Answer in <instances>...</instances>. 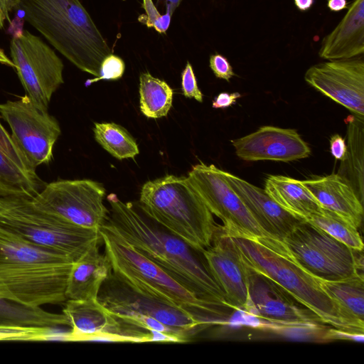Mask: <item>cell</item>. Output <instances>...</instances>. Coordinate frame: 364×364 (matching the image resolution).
Masks as SVG:
<instances>
[{"instance_id":"6da1fadb","label":"cell","mask_w":364,"mask_h":364,"mask_svg":"<svg viewBox=\"0 0 364 364\" xmlns=\"http://www.w3.org/2000/svg\"><path fill=\"white\" fill-rule=\"evenodd\" d=\"M105 225L139 252L174 277L198 298L218 309L228 306L205 259L183 240L149 218L138 205L111 193Z\"/></svg>"},{"instance_id":"7a4b0ae2","label":"cell","mask_w":364,"mask_h":364,"mask_svg":"<svg viewBox=\"0 0 364 364\" xmlns=\"http://www.w3.org/2000/svg\"><path fill=\"white\" fill-rule=\"evenodd\" d=\"M73 261L0 226V297L29 306L65 302Z\"/></svg>"},{"instance_id":"3957f363","label":"cell","mask_w":364,"mask_h":364,"mask_svg":"<svg viewBox=\"0 0 364 364\" xmlns=\"http://www.w3.org/2000/svg\"><path fill=\"white\" fill-rule=\"evenodd\" d=\"M19 8L25 20L70 63L99 75L111 48L79 0H21Z\"/></svg>"},{"instance_id":"277c9868","label":"cell","mask_w":364,"mask_h":364,"mask_svg":"<svg viewBox=\"0 0 364 364\" xmlns=\"http://www.w3.org/2000/svg\"><path fill=\"white\" fill-rule=\"evenodd\" d=\"M137 205L200 252L211 245L220 227L187 177L166 175L146 182Z\"/></svg>"},{"instance_id":"5b68a950","label":"cell","mask_w":364,"mask_h":364,"mask_svg":"<svg viewBox=\"0 0 364 364\" xmlns=\"http://www.w3.org/2000/svg\"><path fill=\"white\" fill-rule=\"evenodd\" d=\"M112 273L137 291L185 309L207 323L219 309L198 298L171 274L104 224L100 228Z\"/></svg>"},{"instance_id":"8992f818","label":"cell","mask_w":364,"mask_h":364,"mask_svg":"<svg viewBox=\"0 0 364 364\" xmlns=\"http://www.w3.org/2000/svg\"><path fill=\"white\" fill-rule=\"evenodd\" d=\"M231 237L247 266L275 282L316 314L323 323L346 331L364 333L343 316L335 302L322 289L317 277L287 256L255 239Z\"/></svg>"},{"instance_id":"52a82bcc","label":"cell","mask_w":364,"mask_h":364,"mask_svg":"<svg viewBox=\"0 0 364 364\" xmlns=\"http://www.w3.org/2000/svg\"><path fill=\"white\" fill-rule=\"evenodd\" d=\"M0 226L73 262L102 241L100 229L73 224L38 208L27 197H0Z\"/></svg>"},{"instance_id":"ba28073f","label":"cell","mask_w":364,"mask_h":364,"mask_svg":"<svg viewBox=\"0 0 364 364\" xmlns=\"http://www.w3.org/2000/svg\"><path fill=\"white\" fill-rule=\"evenodd\" d=\"M287 256L314 277L338 280L363 274V253L348 247L322 230L304 220L282 241L269 237L256 240Z\"/></svg>"},{"instance_id":"9c48e42d","label":"cell","mask_w":364,"mask_h":364,"mask_svg":"<svg viewBox=\"0 0 364 364\" xmlns=\"http://www.w3.org/2000/svg\"><path fill=\"white\" fill-rule=\"evenodd\" d=\"M10 54L26 95L38 108L48 111L53 93L64 82L62 60L41 38L28 30L13 36Z\"/></svg>"},{"instance_id":"30bf717a","label":"cell","mask_w":364,"mask_h":364,"mask_svg":"<svg viewBox=\"0 0 364 364\" xmlns=\"http://www.w3.org/2000/svg\"><path fill=\"white\" fill-rule=\"evenodd\" d=\"M187 178L209 210L223 221L224 233L255 240L269 237L233 190L224 171L200 163L192 167Z\"/></svg>"},{"instance_id":"8fae6325","label":"cell","mask_w":364,"mask_h":364,"mask_svg":"<svg viewBox=\"0 0 364 364\" xmlns=\"http://www.w3.org/2000/svg\"><path fill=\"white\" fill-rule=\"evenodd\" d=\"M105 196L103 185L97 181L59 180L46 183L32 201L38 208L73 224L100 230L109 215Z\"/></svg>"},{"instance_id":"7c38bea8","label":"cell","mask_w":364,"mask_h":364,"mask_svg":"<svg viewBox=\"0 0 364 364\" xmlns=\"http://www.w3.org/2000/svg\"><path fill=\"white\" fill-rule=\"evenodd\" d=\"M0 116L9 124L11 137L34 168L52 161L61 133L58 120L38 108L26 95L0 103Z\"/></svg>"},{"instance_id":"4fadbf2b","label":"cell","mask_w":364,"mask_h":364,"mask_svg":"<svg viewBox=\"0 0 364 364\" xmlns=\"http://www.w3.org/2000/svg\"><path fill=\"white\" fill-rule=\"evenodd\" d=\"M97 300L121 318L134 315L150 317L191 337L208 324L185 309L137 291L112 272L102 284Z\"/></svg>"},{"instance_id":"5bb4252c","label":"cell","mask_w":364,"mask_h":364,"mask_svg":"<svg viewBox=\"0 0 364 364\" xmlns=\"http://www.w3.org/2000/svg\"><path fill=\"white\" fill-rule=\"evenodd\" d=\"M63 313L70 324L69 341L153 342V333L132 324L97 299H67Z\"/></svg>"},{"instance_id":"9a60e30c","label":"cell","mask_w":364,"mask_h":364,"mask_svg":"<svg viewBox=\"0 0 364 364\" xmlns=\"http://www.w3.org/2000/svg\"><path fill=\"white\" fill-rule=\"evenodd\" d=\"M304 80L314 89L363 119V57L333 60L314 65L305 73Z\"/></svg>"},{"instance_id":"2e32d148","label":"cell","mask_w":364,"mask_h":364,"mask_svg":"<svg viewBox=\"0 0 364 364\" xmlns=\"http://www.w3.org/2000/svg\"><path fill=\"white\" fill-rule=\"evenodd\" d=\"M246 267L248 301L245 311L276 324L323 323L275 282Z\"/></svg>"},{"instance_id":"e0dca14e","label":"cell","mask_w":364,"mask_h":364,"mask_svg":"<svg viewBox=\"0 0 364 364\" xmlns=\"http://www.w3.org/2000/svg\"><path fill=\"white\" fill-rule=\"evenodd\" d=\"M201 253L228 306L245 311L248 301L247 267L232 237L220 226L211 245Z\"/></svg>"},{"instance_id":"ac0fdd59","label":"cell","mask_w":364,"mask_h":364,"mask_svg":"<svg viewBox=\"0 0 364 364\" xmlns=\"http://www.w3.org/2000/svg\"><path fill=\"white\" fill-rule=\"evenodd\" d=\"M236 155L247 161L289 162L310 156L308 144L294 129L263 126L232 141Z\"/></svg>"},{"instance_id":"d6986e66","label":"cell","mask_w":364,"mask_h":364,"mask_svg":"<svg viewBox=\"0 0 364 364\" xmlns=\"http://www.w3.org/2000/svg\"><path fill=\"white\" fill-rule=\"evenodd\" d=\"M224 175L253 218L270 238L282 241L304 221L286 211L262 189L229 172Z\"/></svg>"},{"instance_id":"ffe728a7","label":"cell","mask_w":364,"mask_h":364,"mask_svg":"<svg viewBox=\"0 0 364 364\" xmlns=\"http://www.w3.org/2000/svg\"><path fill=\"white\" fill-rule=\"evenodd\" d=\"M46 185L0 122V197L33 198Z\"/></svg>"},{"instance_id":"44dd1931","label":"cell","mask_w":364,"mask_h":364,"mask_svg":"<svg viewBox=\"0 0 364 364\" xmlns=\"http://www.w3.org/2000/svg\"><path fill=\"white\" fill-rule=\"evenodd\" d=\"M324 209L342 217L356 228L362 224L363 201L339 173L300 180Z\"/></svg>"},{"instance_id":"7402d4cb","label":"cell","mask_w":364,"mask_h":364,"mask_svg":"<svg viewBox=\"0 0 364 364\" xmlns=\"http://www.w3.org/2000/svg\"><path fill=\"white\" fill-rule=\"evenodd\" d=\"M364 52V0H355L338 26L323 38L318 55L333 60L357 57Z\"/></svg>"},{"instance_id":"603a6c76","label":"cell","mask_w":364,"mask_h":364,"mask_svg":"<svg viewBox=\"0 0 364 364\" xmlns=\"http://www.w3.org/2000/svg\"><path fill=\"white\" fill-rule=\"evenodd\" d=\"M110 273L109 260L100 252L99 243L92 245L73 264L65 291L67 299H97L100 288Z\"/></svg>"},{"instance_id":"cb8c5ba5","label":"cell","mask_w":364,"mask_h":364,"mask_svg":"<svg viewBox=\"0 0 364 364\" xmlns=\"http://www.w3.org/2000/svg\"><path fill=\"white\" fill-rule=\"evenodd\" d=\"M264 190L283 209L305 221L322 208L300 180L270 175L265 179Z\"/></svg>"},{"instance_id":"d4e9b609","label":"cell","mask_w":364,"mask_h":364,"mask_svg":"<svg viewBox=\"0 0 364 364\" xmlns=\"http://www.w3.org/2000/svg\"><path fill=\"white\" fill-rule=\"evenodd\" d=\"M325 293L335 302L343 316L364 332V277L355 274L338 280L318 278Z\"/></svg>"},{"instance_id":"484cf974","label":"cell","mask_w":364,"mask_h":364,"mask_svg":"<svg viewBox=\"0 0 364 364\" xmlns=\"http://www.w3.org/2000/svg\"><path fill=\"white\" fill-rule=\"evenodd\" d=\"M0 326H37L58 328L70 324L67 316L29 307L0 297Z\"/></svg>"},{"instance_id":"4316f807","label":"cell","mask_w":364,"mask_h":364,"mask_svg":"<svg viewBox=\"0 0 364 364\" xmlns=\"http://www.w3.org/2000/svg\"><path fill=\"white\" fill-rule=\"evenodd\" d=\"M348 145L347 155L343 166H347L340 175L353 186L360 199L363 196V119L357 116L347 119Z\"/></svg>"},{"instance_id":"83f0119b","label":"cell","mask_w":364,"mask_h":364,"mask_svg":"<svg viewBox=\"0 0 364 364\" xmlns=\"http://www.w3.org/2000/svg\"><path fill=\"white\" fill-rule=\"evenodd\" d=\"M140 109L147 118L166 117L173 102V89L164 81L142 73L139 76Z\"/></svg>"},{"instance_id":"f1b7e54d","label":"cell","mask_w":364,"mask_h":364,"mask_svg":"<svg viewBox=\"0 0 364 364\" xmlns=\"http://www.w3.org/2000/svg\"><path fill=\"white\" fill-rule=\"evenodd\" d=\"M95 140L114 158L134 159L139 153L135 139L122 127L112 122L95 123Z\"/></svg>"},{"instance_id":"f546056e","label":"cell","mask_w":364,"mask_h":364,"mask_svg":"<svg viewBox=\"0 0 364 364\" xmlns=\"http://www.w3.org/2000/svg\"><path fill=\"white\" fill-rule=\"evenodd\" d=\"M306 221L351 249L363 250V242L358 229L338 215L322 208Z\"/></svg>"},{"instance_id":"4dcf8cb0","label":"cell","mask_w":364,"mask_h":364,"mask_svg":"<svg viewBox=\"0 0 364 364\" xmlns=\"http://www.w3.org/2000/svg\"><path fill=\"white\" fill-rule=\"evenodd\" d=\"M56 328L0 326V341H44L53 339Z\"/></svg>"},{"instance_id":"1f68e13d","label":"cell","mask_w":364,"mask_h":364,"mask_svg":"<svg viewBox=\"0 0 364 364\" xmlns=\"http://www.w3.org/2000/svg\"><path fill=\"white\" fill-rule=\"evenodd\" d=\"M141 7L146 15L139 16L138 21L148 28H154L159 33H165L169 28L171 15L168 13L160 14L152 0H143Z\"/></svg>"},{"instance_id":"d6a6232c","label":"cell","mask_w":364,"mask_h":364,"mask_svg":"<svg viewBox=\"0 0 364 364\" xmlns=\"http://www.w3.org/2000/svg\"><path fill=\"white\" fill-rule=\"evenodd\" d=\"M125 64L124 60L120 57L110 53L102 61L99 70V75L93 79L87 80L85 85L89 86L92 83L101 80H119L123 76Z\"/></svg>"},{"instance_id":"836d02e7","label":"cell","mask_w":364,"mask_h":364,"mask_svg":"<svg viewBox=\"0 0 364 364\" xmlns=\"http://www.w3.org/2000/svg\"><path fill=\"white\" fill-rule=\"evenodd\" d=\"M181 86L183 95L186 97L194 98L199 102H203V94L198 86L193 67L188 61L181 73Z\"/></svg>"},{"instance_id":"e575fe53","label":"cell","mask_w":364,"mask_h":364,"mask_svg":"<svg viewBox=\"0 0 364 364\" xmlns=\"http://www.w3.org/2000/svg\"><path fill=\"white\" fill-rule=\"evenodd\" d=\"M209 62L210 68L217 77L230 81V79L235 75L232 66L223 55H212Z\"/></svg>"},{"instance_id":"d590c367","label":"cell","mask_w":364,"mask_h":364,"mask_svg":"<svg viewBox=\"0 0 364 364\" xmlns=\"http://www.w3.org/2000/svg\"><path fill=\"white\" fill-rule=\"evenodd\" d=\"M336 340H346L362 343L364 340V333L346 331L335 328H327L324 335V342Z\"/></svg>"},{"instance_id":"8d00e7d4","label":"cell","mask_w":364,"mask_h":364,"mask_svg":"<svg viewBox=\"0 0 364 364\" xmlns=\"http://www.w3.org/2000/svg\"><path fill=\"white\" fill-rule=\"evenodd\" d=\"M330 151L332 156L342 162L345 161L347 155V144L345 139L338 134H335L330 139Z\"/></svg>"},{"instance_id":"74e56055","label":"cell","mask_w":364,"mask_h":364,"mask_svg":"<svg viewBox=\"0 0 364 364\" xmlns=\"http://www.w3.org/2000/svg\"><path fill=\"white\" fill-rule=\"evenodd\" d=\"M241 97L239 92H220L213 100L212 107L215 109H223L232 106Z\"/></svg>"},{"instance_id":"f35d334b","label":"cell","mask_w":364,"mask_h":364,"mask_svg":"<svg viewBox=\"0 0 364 364\" xmlns=\"http://www.w3.org/2000/svg\"><path fill=\"white\" fill-rule=\"evenodd\" d=\"M21 0H0V29L4 26L5 21L11 23L9 13L19 8Z\"/></svg>"},{"instance_id":"ab89813d","label":"cell","mask_w":364,"mask_h":364,"mask_svg":"<svg viewBox=\"0 0 364 364\" xmlns=\"http://www.w3.org/2000/svg\"><path fill=\"white\" fill-rule=\"evenodd\" d=\"M182 1L183 0H158V4H162L165 6L166 13H168L172 16Z\"/></svg>"},{"instance_id":"60d3db41","label":"cell","mask_w":364,"mask_h":364,"mask_svg":"<svg viewBox=\"0 0 364 364\" xmlns=\"http://www.w3.org/2000/svg\"><path fill=\"white\" fill-rule=\"evenodd\" d=\"M346 0H328V7L333 11H339L347 7Z\"/></svg>"},{"instance_id":"b9f144b4","label":"cell","mask_w":364,"mask_h":364,"mask_svg":"<svg viewBox=\"0 0 364 364\" xmlns=\"http://www.w3.org/2000/svg\"><path fill=\"white\" fill-rule=\"evenodd\" d=\"M294 4L301 11H306L312 6L314 0H294Z\"/></svg>"}]
</instances>
